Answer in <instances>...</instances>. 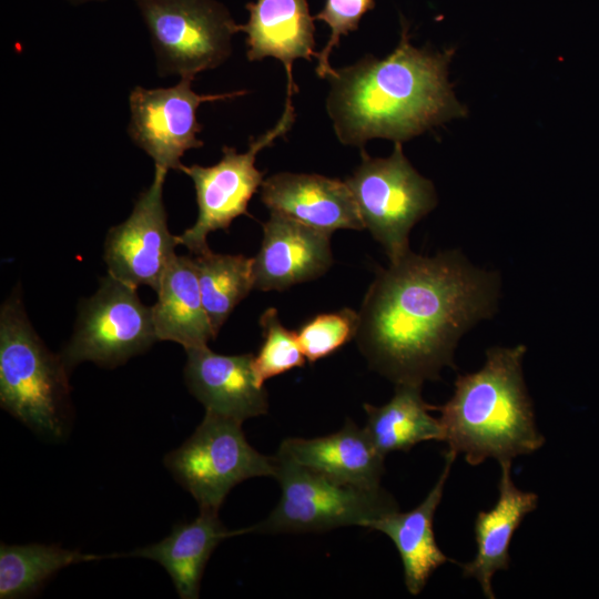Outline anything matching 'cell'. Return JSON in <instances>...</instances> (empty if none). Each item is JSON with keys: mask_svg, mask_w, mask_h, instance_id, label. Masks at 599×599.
<instances>
[{"mask_svg": "<svg viewBox=\"0 0 599 599\" xmlns=\"http://www.w3.org/2000/svg\"><path fill=\"white\" fill-rule=\"evenodd\" d=\"M500 281L458 251L409 252L380 270L358 313L356 341L368 365L395 385H422L454 367L461 335L494 315Z\"/></svg>", "mask_w": 599, "mask_h": 599, "instance_id": "1", "label": "cell"}, {"mask_svg": "<svg viewBox=\"0 0 599 599\" xmlns=\"http://www.w3.org/2000/svg\"><path fill=\"white\" fill-rule=\"evenodd\" d=\"M453 50L434 52L409 42L407 24L395 50L365 57L331 77L327 112L345 145L375 138L403 142L466 114L447 80Z\"/></svg>", "mask_w": 599, "mask_h": 599, "instance_id": "2", "label": "cell"}, {"mask_svg": "<svg viewBox=\"0 0 599 599\" xmlns=\"http://www.w3.org/2000/svg\"><path fill=\"white\" fill-rule=\"evenodd\" d=\"M526 351L525 345L489 348L484 366L458 375L453 396L437 407L443 441L471 466L488 458L512 460L545 444L524 380Z\"/></svg>", "mask_w": 599, "mask_h": 599, "instance_id": "3", "label": "cell"}, {"mask_svg": "<svg viewBox=\"0 0 599 599\" xmlns=\"http://www.w3.org/2000/svg\"><path fill=\"white\" fill-rule=\"evenodd\" d=\"M69 369L51 353L28 319L19 293L0 311V404L34 432L63 435Z\"/></svg>", "mask_w": 599, "mask_h": 599, "instance_id": "4", "label": "cell"}, {"mask_svg": "<svg viewBox=\"0 0 599 599\" xmlns=\"http://www.w3.org/2000/svg\"><path fill=\"white\" fill-rule=\"evenodd\" d=\"M275 458L280 500L263 521L241 529L240 534L312 532L345 526L369 529L375 520L399 510L394 497L380 486L338 483L276 455Z\"/></svg>", "mask_w": 599, "mask_h": 599, "instance_id": "5", "label": "cell"}, {"mask_svg": "<svg viewBox=\"0 0 599 599\" xmlns=\"http://www.w3.org/2000/svg\"><path fill=\"white\" fill-rule=\"evenodd\" d=\"M356 201L365 229L384 247L389 262L410 252L409 232L437 204L433 183L422 176L395 142L388 158H370L362 151V162L346 181Z\"/></svg>", "mask_w": 599, "mask_h": 599, "instance_id": "6", "label": "cell"}, {"mask_svg": "<svg viewBox=\"0 0 599 599\" xmlns=\"http://www.w3.org/2000/svg\"><path fill=\"white\" fill-rule=\"evenodd\" d=\"M238 420L205 413L194 433L164 458L175 480L200 509L219 511L230 490L246 479L275 476V456H265L245 438Z\"/></svg>", "mask_w": 599, "mask_h": 599, "instance_id": "7", "label": "cell"}, {"mask_svg": "<svg viewBox=\"0 0 599 599\" xmlns=\"http://www.w3.org/2000/svg\"><path fill=\"white\" fill-rule=\"evenodd\" d=\"M149 29L161 77L193 78L223 63L240 32L214 0H134Z\"/></svg>", "mask_w": 599, "mask_h": 599, "instance_id": "8", "label": "cell"}, {"mask_svg": "<svg viewBox=\"0 0 599 599\" xmlns=\"http://www.w3.org/2000/svg\"><path fill=\"white\" fill-rule=\"evenodd\" d=\"M156 341L152 308L141 302L136 287L108 274L81 302L73 335L60 356L69 370L81 362L115 367Z\"/></svg>", "mask_w": 599, "mask_h": 599, "instance_id": "9", "label": "cell"}, {"mask_svg": "<svg viewBox=\"0 0 599 599\" xmlns=\"http://www.w3.org/2000/svg\"><path fill=\"white\" fill-rule=\"evenodd\" d=\"M294 119L292 104H286L276 125L252 139L246 152L238 153L234 148L223 146L222 159L212 166L181 165L180 171L194 183L199 214L191 227L176 235L179 245L194 255L203 254L210 251L206 238L211 232L226 231L234 219L248 214V202L264 181V173L255 167L256 155L284 135Z\"/></svg>", "mask_w": 599, "mask_h": 599, "instance_id": "10", "label": "cell"}, {"mask_svg": "<svg viewBox=\"0 0 599 599\" xmlns=\"http://www.w3.org/2000/svg\"><path fill=\"white\" fill-rule=\"evenodd\" d=\"M192 81L193 78L184 77L170 88L135 87L129 97L131 140L153 159L155 167L167 172L180 170L181 158L187 150L203 146L197 139L202 131L196 118L199 105L245 93L197 94L192 90Z\"/></svg>", "mask_w": 599, "mask_h": 599, "instance_id": "11", "label": "cell"}, {"mask_svg": "<svg viewBox=\"0 0 599 599\" xmlns=\"http://www.w3.org/2000/svg\"><path fill=\"white\" fill-rule=\"evenodd\" d=\"M167 171L155 167L150 186L136 199L129 217L105 236L103 260L109 274L138 288L156 292L175 257L176 235L167 227L163 185Z\"/></svg>", "mask_w": 599, "mask_h": 599, "instance_id": "12", "label": "cell"}, {"mask_svg": "<svg viewBox=\"0 0 599 599\" xmlns=\"http://www.w3.org/2000/svg\"><path fill=\"white\" fill-rule=\"evenodd\" d=\"M331 234L276 212L263 224L261 248L253 257L254 288L284 291L323 275L333 263Z\"/></svg>", "mask_w": 599, "mask_h": 599, "instance_id": "13", "label": "cell"}, {"mask_svg": "<svg viewBox=\"0 0 599 599\" xmlns=\"http://www.w3.org/2000/svg\"><path fill=\"white\" fill-rule=\"evenodd\" d=\"M186 354L185 383L205 413L241 423L267 413V392L256 379L253 354L222 355L207 345Z\"/></svg>", "mask_w": 599, "mask_h": 599, "instance_id": "14", "label": "cell"}, {"mask_svg": "<svg viewBox=\"0 0 599 599\" xmlns=\"http://www.w3.org/2000/svg\"><path fill=\"white\" fill-rule=\"evenodd\" d=\"M261 200L271 211L328 233L365 229L346 182L318 174L277 173L261 185Z\"/></svg>", "mask_w": 599, "mask_h": 599, "instance_id": "15", "label": "cell"}, {"mask_svg": "<svg viewBox=\"0 0 599 599\" xmlns=\"http://www.w3.org/2000/svg\"><path fill=\"white\" fill-rule=\"evenodd\" d=\"M276 456L335 481L369 488L380 486L385 469V456L351 419L326 436L285 438Z\"/></svg>", "mask_w": 599, "mask_h": 599, "instance_id": "16", "label": "cell"}, {"mask_svg": "<svg viewBox=\"0 0 599 599\" xmlns=\"http://www.w3.org/2000/svg\"><path fill=\"white\" fill-rule=\"evenodd\" d=\"M250 13L240 31L246 33V57L257 61L267 57L280 60L287 74V101L298 88L293 81V63L296 59L312 60L317 57L314 39V17L306 0H256L246 3Z\"/></svg>", "mask_w": 599, "mask_h": 599, "instance_id": "17", "label": "cell"}, {"mask_svg": "<svg viewBox=\"0 0 599 599\" xmlns=\"http://www.w3.org/2000/svg\"><path fill=\"white\" fill-rule=\"evenodd\" d=\"M500 465L498 500L494 507L479 511L475 519L474 532L477 551L471 561L460 564L463 576L474 578L488 599H495L491 579L510 564L509 547L512 536L524 518L538 506V495L516 487L511 479V460Z\"/></svg>", "mask_w": 599, "mask_h": 599, "instance_id": "18", "label": "cell"}, {"mask_svg": "<svg viewBox=\"0 0 599 599\" xmlns=\"http://www.w3.org/2000/svg\"><path fill=\"white\" fill-rule=\"evenodd\" d=\"M457 455L445 451V465L435 486L414 509L399 510L375 520L369 529L385 534L395 545L403 564L404 580L408 592L417 596L434 571L451 561L437 546L434 517L443 498L446 480Z\"/></svg>", "mask_w": 599, "mask_h": 599, "instance_id": "19", "label": "cell"}, {"mask_svg": "<svg viewBox=\"0 0 599 599\" xmlns=\"http://www.w3.org/2000/svg\"><path fill=\"white\" fill-rule=\"evenodd\" d=\"M217 512L200 509L194 520L175 525L172 532L161 541L131 552L113 554L112 558L139 557L154 560L167 571L182 599H196L212 552L222 540L240 534V530H227Z\"/></svg>", "mask_w": 599, "mask_h": 599, "instance_id": "20", "label": "cell"}, {"mask_svg": "<svg viewBox=\"0 0 599 599\" xmlns=\"http://www.w3.org/2000/svg\"><path fill=\"white\" fill-rule=\"evenodd\" d=\"M152 308L159 341H172L185 351L206 346L216 337L203 305L193 256L175 255Z\"/></svg>", "mask_w": 599, "mask_h": 599, "instance_id": "21", "label": "cell"}, {"mask_svg": "<svg viewBox=\"0 0 599 599\" xmlns=\"http://www.w3.org/2000/svg\"><path fill=\"white\" fill-rule=\"evenodd\" d=\"M367 420L364 427L375 448L384 456L408 451L427 440H443L439 418L430 415L437 406L427 404L422 385L398 384L393 397L382 406L365 404Z\"/></svg>", "mask_w": 599, "mask_h": 599, "instance_id": "22", "label": "cell"}, {"mask_svg": "<svg viewBox=\"0 0 599 599\" xmlns=\"http://www.w3.org/2000/svg\"><path fill=\"white\" fill-rule=\"evenodd\" d=\"M108 556L83 554L58 545L0 546V598L12 599L35 592L45 580L70 565Z\"/></svg>", "mask_w": 599, "mask_h": 599, "instance_id": "23", "label": "cell"}, {"mask_svg": "<svg viewBox=\"0 0 599 599\" xmlns=\"http://www.w3.org/2000/svg\"><path fill=\"white\" fill-rule=\"evenodd\" d=\"M193 260L203 305L217 336L235 306L254 288L253 257L210 250Z\"/></svg>", "mask_w": 599, "mask_h": 599, "instance_id": "24", "label": "cell"}, {"mask_svg": "<svg viewBox=\"0 0 599 599\" xmlns=\"http://www.w3.org/2000/svg\"><path fill=\"white\" fill-rule=\"evenodd\" d=\"M263 343L253 355V369L261 385L277 375L305 364V356L296 332L287 329L274 307L267 308L260 318Z\"/></svg>", "mask_w": 599, "mask_h": 599, "instance_id": "25", "label": "cell"}, {"mask_svg": "<svg viewBox=\"0 0 599 599\" xmlns=\"http://www.w3.org/2000/svg\"><path fill=\"white\" fill-rule=\"evenodd\" d=\"M358 324V313L351 308L312 317L296 332L305 358L314 363L334 354L356 337Z\"/></svg>", "mask_w": 599, "mask_h": 599, "instance_id": "26", "label": "cell"}, {"mask_svg": "<svg viewBox=\"0 0 599 599\" xmlns=\"http://www.w3.org/2000/svg\"><path fill=\"white\" fill-rule=\"evenodd\" d=\"M374 7V0H325L323 9L314 16V20L323 21L331 30L327 43L316 57L319 78L329 79L336 74L328 61L332 50L338 45L342 35L357 30L363 16Z\"/></svg>", "mask_w": 599, "mask_h": 599, "instance_id": "27", "label": "cell"}, {"mask_svg": "<svg viewBox=\"0 0 599 599\" xmlns=\"http://www.w3.org/2000/svg\"><path fill=\"white\" fill-rule=\"evenodd\" d=\"M70 1L75 2V3H80V2L91 1V0H70Z\"/></svg>", "mask_w": 599, "mask_h": 599, "instance_id": "28", "label": "cell"}]
</instances>
